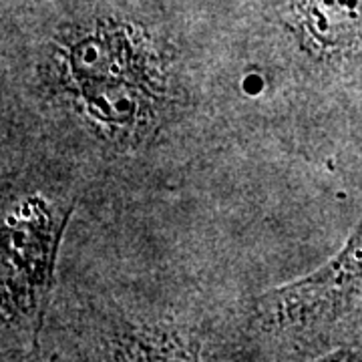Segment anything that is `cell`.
Instances as JSON below:
<instances>
[{
  "instance_id": "6da1fadb",
  "label": "cell",
  "mask_w": 362,
  "mask_h": 362,
  "mask_svg": "<svg viewBox=\"0 0 362 362\" xmlns=\"http://www.w3.org/2000/svg\"><path fill=\"white\" fill-rule=\"evenodd\" d=\"M57 95L103 139L139 143L173 103L165 54L141 25L95 16L66 26L49 57Z\"/></svg>"
},
{
  "instance_id": "7a4b0ae2",
  "label": "cell",
  "mask_w": 362,
  "mask_h": 362,
  "mask_svg": "<svg viewBox=\"0 0 362 362\" xmlns=\"http://www.w3.org/2000/svg\"><path fill=\"white\" fill-rule=\"evenodd\" d=\"M75 204L42 194L21 197L2 220V326L37 342L49 308L57 258Z\"/></svg>"
},
{
  "instance_id": "3957f363",
  "label": "cell",
  "mask_w": 362,
  "mask_h": 362,
  "mask_svg": "<svg viewBox=\"0 0 362 362\" xmlns=\"http://www.w3.org/2000/svg\"><path fill=\"white\" fill-rule=\"evenodd\" d=\"M362 306V209L342 246L310 274L254 300L252 322L264 334H322Z\"/></svg>"
},
{
  "instance_id": "277c9868",
  "label": "cell",
  "mask_w": 362,
  "mask_h": 362,
  "mask_svg": "<svg viewBox=\"0 0 362 362\" xmlns=\"http://www.w3.org/2000/svg\"><path fill=\"white\" fill-rule=\"evenodd\" d=\"M288 28L300 52L318 65L362 61V0H292Z\"/></svg>"
}]
</instances>
